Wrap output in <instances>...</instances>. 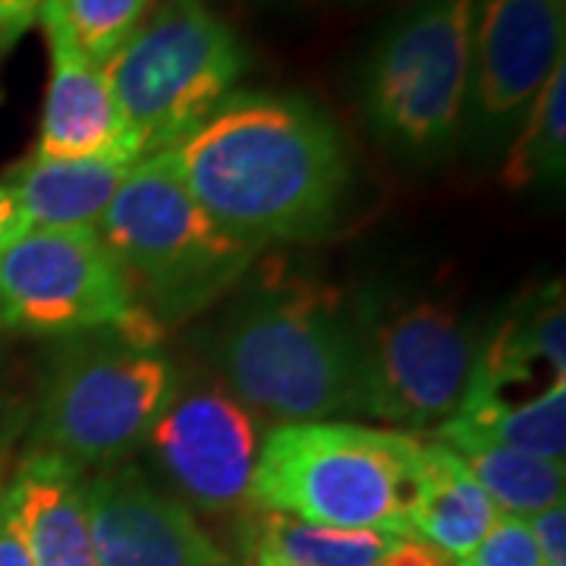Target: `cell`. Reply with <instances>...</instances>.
Wrapping results in <instances>:
<instances>
[{"instance_id": "6da1fadb", "label": "cell", "mask_w": 566, "mask_h": 566, "mask_svg": "<svg viewBox=\"0 0 566 566\" xmlns=\"http://www.w3.org/2000/svg\"><path fill=\"white\" fill-rule=\"evenodd\" d=\"M170 158L192 199L249 249L327 237L353 180L331 117L281 95L223 102Z\"/></svg>"}, {"instance_id": "7a4b0ae2", "label": "cell", "mask_w": 566, "mask_h": 566, "mask_svg": "<svg viewBox=\"0 0 566 566\" xmlns=\"http://www.w3.org/2000/svg\"><path fill=\"white\" fill-rule=\"evenodd\" d=\"M227 390L277 422L356 416V308L315 283H264L233 305L211 337Z\"/></svg>"}, {"instance_id": "3957f363", "label": "cell", "mask_w": 566, "mask_h": 566, "mask_svg": "<svg viewBox=\"0 0 566 566\" xmlns=\"http://www.w3.org/2000/svg\"><path fill=\"white\" fill-rule=\"evenodd\" d=\"M98 233L120 262L136 303L161 327L186 322L223 296L255 255L192 199L170 151L136 161Z\"/></svg>"}, {"instance_id": "277c9868", "label": "cell", "mask_w": 566, "mask_h": 566, "mask_svg": "<svg viewBox=\"0 0 566 566\" xmlns=\"http://www.w3.org/2000/svg\"><path fill=\"white\" fill-rule=\"evenodd\" d=\"M422 441L324 419L277 424L259 450L252 504L315 526L381 528L406 538V501Z\"/></svg>"}, {"instance_id": "5b68a950", "label": "cell", "mask_w": 566, "mask_h": 566, "mask_svg": "<svg viewBox=\"0 0 566 566\" xmlns=\"http://www.w3.org/2000/svg\"><path fill=\"white\" fill-rule=\"evenodd\" d=\"M245 66L243 41L205 0H155L133 39L104 63V80L148 158L196 133Z\"/></svg>"}, {"instance_id": "8992f818", "label": "cell", "mask_w": 566, "mask_h": 566, "mask_svg": "<svg viewBox=\"0 0 566 566\" xmlns=\"http://www.w3.org/2000/svg\"><path fill=\"white\" fill-rule=\"evenodd\" d=\"M180 390L158 340L129 331L73 337L41 397L35 441L76 469L136 453Z\"/></svg>"}, {"instance_id": "52a82bcc", "label": "cell", "mask_w": 566, "mask_h": 566, "mask_svg": "<svg viewBox=\"0 0 566 566\" xmlns=\"http://www.w3.org/2000/svg\"><path fill=\"white\" fill-rule=\"evenodd\" d=\"M475 0H422L387 25L359 73V104L390 151L434 161L460 139Z\"/></svg>"}, {"instance_id": "ba28073f", "label": "cell", "mask_w": 566, "mask_h": 566, "mask_svg": "<svg viewBox=\"0 0 566 566\" xmlns=\"http://www.w3.org/2000/svg\"><path fill=\"white\" fill-rule=\"evenodd\" d=\"M0 318L22 334L129 331L161 340L98 230L25 227L0 245Z\"/></svg>"}, {"instance_id": "9c48e42d", "label": "cell", "mask_w": 566, "mask_h": 566, "mask_svg": "<svg viewBox=\"0 0 566 566\" xmlns=\"http://www.w3.org/2000/svg\"><path fill=\"white\" fill-rule=\"evenodd\" d=\"M356 416L406 431H428L444 422L482 353V334L457 308L431 300L356 305Z\"/></svg>"}, {"instance_id": "30bf717a", "label": "cell", "mask_w": 566, "mask_h": 566, "mask_svg": "<svg viewBox=\"0 0 566 566\" xmlns=\"http://www.w3.org/2000/svg\"><path fill=\"white\" fill-rule=\"evenodd\" d=\"M564 3L475 0L460 136L475 151L504 145L564 63Z\"/></svg>"}, {"instance_id": "8fae6325", "label": "cell", "mask_w": 566, "mask_h": 566, "mask_svg": "<svg viewBox=\"0 0 566 566\" xmlns=\"http://www.w3.org/2000/svg\"><path fill=\"white\" fill-rule=\"evenodd\" d=\"M145 444L167 482L205 513L252 504V475L262 450L259 419L227 387L177 390Z\"/></svg>"}, {"instance_id": "7c38bea8", "label": "cell", "mask_w": 566, "mask_h": 566, "mask_svg": "<svg viewBox=\"0 0 566 566\" xmlns=\"http://www.w3.org/2000/svg\"><path fill=\"white\" fill-rule=\"evenodd\" d=\"M85 510L98 566H230L196 513L126 460L85 482Z\"/></svg>"}, {"instance_id": "4fadbf2b", "label": "cell", "mask_w": 566, "mask_h": 566, "mask_svg": "<svg viewBox=\"0 0 566 566\" xmlns=\"http://www.w3.org/2000/svg\"><path fill=\"white\" fill-rule=\"evenodd\" d=\"M39 22L51 44V85L41 111L39 142L32 158L41 161H85L120 148H139L126 129L102 66L88 63L73 44L61 20L57 0H48ZM142 151V148H139ZM145 158V155H142Z\"/></svg>"}, {"instance_id": "5bb4252c", "label": "cell", "mask_w": 566, "mask_h": 566, "mask_svg": "<svg viewBox=\"0 0 566 566\" xmlns=\"http://www.w3.org/2000/svg\"><path fill=\"white\" fill-rule=\"evenodd\" d=\"M557 385H566V300L560 281L532 290L482 340L465 394L497 403H526Z\"/></svg>"}, {"instance_id": "9a60e30c", "label": "cell", "mask_w": 566, "mask_h": 566, "mask_svg": "<svg viewBox=\"0 0 566 566\" xmlns=\"http://www.w3.org/2000/svg\"><path fill=\"white\" fill-rule=\"evenodd\" d=\"M7 501L32 566H98L82 469L35 450L7 488Z\"/></svg>"}, {"instance_id": "2e32d148", "label": "cell", "mask_w": 566, "mask_h": 566, "mask_svg": "<svg viewBox=\"0 0 566 566\" xmlns=\"http://www.w3.org/2000/svg\"><path fill=\"white\" fill-rule=\"evenodd\" d=\"M142 161L139 148H120L85 161L25 158L7 174V192L25 227H88L98 230L126 174Z\"/></svg>"}, {"instance_id": "e0dca14e", "label": "cell", "mask_w": 566, "mask_h": 566, "mask_svg": "<svg viewBox=\"0 0 566 566\" xmlns=\"http://www.w3.org/2000/svg\"><path fill=\"white\" fill-rule=\"evenodd\" d=\"M501 510L444 444H422L406 501V538L460 560L494 526Z\"/></svg>"}, {"instance_id": "ac0fdd59", "label": "cell", "mask_w": 566, "mask_h": 566, "mask_svg": "<svg viewBox=\"0 0 566 566\" xmlns=\"http://www.w3.org/2000/svg\"><path fill=\"white\" fill-rule=\"evenodd\" d=\"M434 438L463 460L501 513L532 520L535 513L564 501L566 469L560 460H542L523 450L491 444L450 422L438 424Z\"/></svg>"}, {"instance_id": "d6986e66", "label": "cell", "mask_w": 566, "mask_h": 566, "mask_svg": "<svg viewBox=\"0 0 566 566\" xmlns=\"http://www.w3.org/2000/svg\"><path fill=\"white\" fill-rule=\"evenodd\" d=\"M444 422L457 424L491 444L564 463L566 385L551 387L542 397L526 400V403H497L479 394H463Z\"/></svg>"}, {"instance_id": "ffe728a7", "label": "cell", "mask_w": 566, "mask_h": 566, "mask_svg": "<svg viewBox=\"0 0 566 566\" xmlns=\"http://www.w3.org/2000/svg\"><path fill=\"white\" fill-rule=\"evenodd\" d=\"M397 542L381 528L315 526L268 510L255 528V554L281 566H378Z\"/></svg>"}, {"instance_id": "44dd1931", "label": "cell", "mask_w": 566, "mask_h": 566, "mask_svg": "<svg viewBox=\"0 0 566 566\" xmlns=\"http://www.w3.org/2000/svg\"><path fill=\"white\" fill-rule=\"evenodd\" d=\"M566 170V61L551 73L528 111L523 133L510 145L504 186L535 189L564 180Z\"/></svg>"}, {"instance_id": "7402d4cb", "label": "cell", "mask_w": 566, "mask_h": 566, "mask_svg": "<svg viewBox=\"0 0 566 566\" xmlns=\"http://www.w3.org/2000/svg\"><path fill=\"white\" fill-rule=\"evenodd\" d=\"M155 0H57L61 20L73 44L88 63L102 66L120 51Z\"/></svg>"}, {"instance_id": "603a6c76", "label": "cell", "mask_w": 566, "mask_h": 566, "mask_svg": "<svg viewBox=\"0 0 566 566\" xmlns=\"http://www.w3.org/2000/svg\"><path fill=\"white\" fill-rule=\"evenodd\" d=\"M457 566H542V554L528 520L501 513L485 538L460 557Z\"/></svg>"}, {"instance_id": "cb8c5ba5", "label": "cell", "mask_w": 566, "mask_h": 566, "mask_svg": "<svg viewBox=\"0 0 566 566\" xmlns=\"http://www.w3.org/2000/svg\"><path fill=\"white\" fill-rule=\"evenodd\" d=\"M535 545L542 554V566H566V504L547 506L528 520Z\"/></svg>"}, {"instance_id": "d4e9b609", "label": "cell", "mask_w": 566, "mask_h": 566, "mask_svg": "<svg viewBox=\"0 0 566 566\" xmlns=\"http://www.w3.org/2000/svg\"><path fill=\"white\" fill-rule=\"evenodd\" d=\"M48 0H0V57H7L17 41L39 22Z\"/></svg>"}, {"instance_id": "484cf974", "label": "cell", "mask_w": 566, "mask_h": 566, "mask_svg": "<svg viewBox=\"0 0 566 566\" xmlns=\"http://www.w3.org/2000/svg\"><path fill=\"white\" fill-rule=\"evenodd\" d=\"M0 566H32L20 526H17L10 501H7V488L0 491Z\"/></svg>"}, {"instance_id": "4316f807", "label": "cell", "mask_w": 566, "mask_h": 566, "mask_svg": "<svg viewBox=\"0 0 566 566\" xmlns=\"http://www.w3.org/2000/svg\"><path fill=\"white\" fill-rule=\"evenodd\" d=\"M378 566H457V560L441 554V551H434L431 545H424V542L400 538Z\"/></svg>"}, {"instance_id": "83f0119b", "label": "cell", "mask_w": 566, "mask_h": 566, "mask_svg": "<svg viewBox=\"0 0 566 566\" xmlns=\"http://www.w3.org/2000/svg\"><path fill=\"white\" fill-rule=\"evenodd\" d=\"M22 221H20V211H17V202L10 199V192H7V186L0 182V245L7 243L13 233H20Z\"/></svg>"}, {"instance_id": "f1b7e54d", "label": "cell", "mask_w": 566, "mask_h": 566, "mask_svg": "<svg viewBox=\"0 0 566 566\" xmlns=\"http://www.w3.org/2000/svg\"><path fill=\"white\" fill-rule=\"evenodd\" d=\"M255 566H281V564H274V560H268V557H255Z\"/></svg>"}, {"instance_id": "f546056e", "label": "cell", "mask_w": 566, "mask_h": 566, "mask_svg": "<svg viewBox=\"0 0 566 566\" xmlns=\"http://www.w3.org/2000/svg\"><path fill=\"white\" fill-rule=\"evenodd\" d=\"M551 3H564V0H551Z\"/></svg>"}]
</instances>
